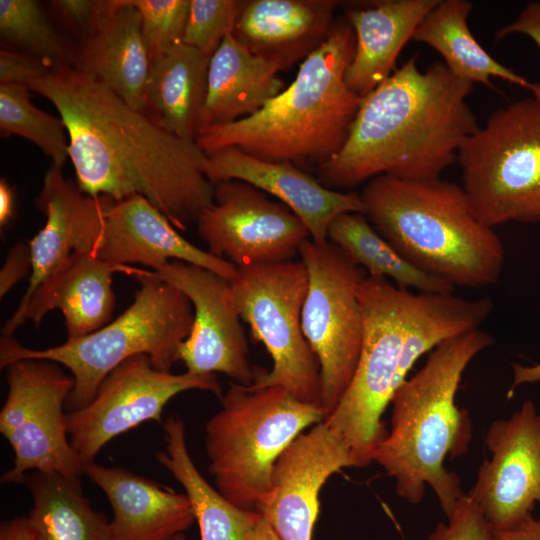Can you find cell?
<instances>
[{"label": "cell", "instance_id": "6da1fadb", "mask_svg": "<svg viewBox=\"0 0 540 540\" xmlns=\"http://www.w3.org/2000/svg\"><path fill=\"white\" fill-rule=\"evenodd\" d=\"M65 123L80 189L120 201L144 196L184 231L214 201L207 154L136 110L104 83L69 65L32 81Z\"/></svg>", "mask_w": 540, "mask_h": 540}, {"label": "cell", "instance_id": "7a4b0ae2", "mask_svg": "<svg viewBox=\"0 0 540 540\" xmlns=\"http://www.w3.org/2000/svg\"><path fill=\"white\" fill-rule=\"evenodd\" d=\"M473 86L444 62L421 71L410 58L362 97L343 147L317 166V179L338 190L380 175L440 177L479 128L467 102Z\"/></svg>", "mask_w": 540, "mask_h": 540}, {"label": "cell", "instance_id": "3957f363", "mask_svg": "<svg viewBox=\"0 0 540 540\" xmlns=\"http://www.w3.org/2000/svg\"><path fill=\"white\" fill-rule=\"evenodd\" d=\"M357 295L363 317L361 352L353 378L324 423L355 456L373 461L387 436L381 417L415 362L442 341L478 329L493 311L489 297L403 289L364 276Z\"/></svg>", "mask_w": 540, "mask_h": 540}, {"label": "cell", "instance_id": "277c9868", "mask_svg": "<svg viewBox=\"0 0 540 540\" xmlns=\"http://www.w3.org/2000/svg\"><path fill=\"white\" fill-rule=\"evenodd\" d=\"M493 344L494 338L479 328L446 339L395 391L391 428L373 461L394 478L397 495L409 503L419 504L429 486L448 517L464 495L457 474L444 467L447 457L467 452L472 437L469 414L458 408L455 397L468 364Z\"/></svg>", "mask_w": 540, "mask_h": 540}, {"label": "cell", "instance_id": "5b68a950", "mask_svg": "<svg viewBox=\"0 0 540 540\" xmlns=\"http://www.w3.org/2000/svg\"><path fill=\"white\" fill-rule=\"evenodd\" d=\"M354 51L352 26L346 17L336 19L288 87L249 117L201 129L196 143L205 153L235 147L297 166L329 161L343 147L362 100L345 82Z\"/></svg>", "mask_w": 540, "mask_h": 540}, {"label": "cell", "instance_id": "8992f818", "mask_svg": "<svg viewBox=\"0 0 540 540\" xmlns=\"http://www.w3.org/2000/svg\"><path fill=\"white\" fill-rule=\"evenodd\" d=\"M374 229L409 263L455 287L499 280L504 245L483 223L458 184L438 178L380 175L360 194Z\"/></svg>", "mask_w": 540, "mask_h": 540}, {"label": "cell", "instance_id": "52a82bcc", "mask_svg": "<svg viewBox=\"0 0 540 540\" xmlns=\"http://www.w3.org/2000/svg\"><path fill=\"white\" fill-rule=\"evenodd\" d=\"M134 278L141 287L133 303L115 320L86 336L45 349L27 348L12 336H2L1 368L25 359L49 360L66 367L74 379L66 401L69 411L85 407L106 376L135 355L145 354L156 369L170 372L192 328V303L151 270L143 269Z\"/></svg>", "mask_w": 540, "mask_h": 540}, {"label": "cell", "instance_id": "ba28073f", "mask_svg": "<svg viewBox=\"0 0 540 540\" xmlns=\"http://www.w3.org/2000/svg\"><path fill=\"white\" fill-rule=\"evenodd\" d=\"M220 400V410L205 425L208 470L226 499L257 511L280 455L326 413L278 386L231 384Z\"/></svg>", "mask_w": 540, "mask_h": 540}, {"label": "cell", "instance_id": "9c48e42d", "mask_svg": "<svg viewBox=\"0 0 540 540\" xmlns=\"http://www.w3.org/2000/svg\"><path fill=\"white\" fill-rule=\"evenodd\" d=\"M464 189L477 217L494 228L540 221V96L498 108L459 149Z\"/></svg>", "mask_w": 540, "mask_h": 540}, {"label": "cell", "instance_id": "30bf717a", "mask_svg": "<svg viewBox=\"0 0 540 540\" xmlns=\"http://www.w3.org/2000/svg\"><path fill=\"white\" fill-rule=\"evenodd\" d=\"M237 310L273 361L256 369L251 388L278 386L297 399L320 404L321 374L302 330L308 273L301 260L238 268L231 280Z\"/></svg>", "mask_w": 540, "mask_h": 540}, {"label": "cell", "instance_id": "8fae6325", "mask_svg": "<svg viewBox=\"0 0 540 540\" xmlns=\"http://www.w3.org/2000/svg\"><path fill=\"white\" fill-rule=\"evenodd\" d=\"M299 255L308 273L302 330L320 365V404L327 417L358 364L363 317L357 290L364 274L331 242L316 244L307 239Z\"/></svg>", "mask_w": 540, "mask_h": 540}, {"label": "cell", "instance_id": "7c38bea8", "mask_svg": "<svg viewBox=\"0 0 540 540\" xmlns=\"http://www.w3.org/2000/svg\"><path fill=\"white\" fill-rule=\"evenodd\" d=\"M8 394L0 412V432L14 452L2 483H23L33 471L79 478L83 467L67 433L63 409L74 379L49 360L25 359L8 367Z\"/></svg>", "mask_w": 540, "mask_h": 540}, {"label": "cell", "instance_id": "4fadbf2b", "mask_svg": "<svg viewBox=\"0 0 540 540\" xmlns=\"http://www.w3.org/2000/svg\"><path fill=\"white\" fill-rule=\"evenodd\" d=\"M194 389L222 396L215 374L160 371L145 354L125 360L106 376L85 407L66 413L69 442L82 467L114 437L149 420L161 423L166 404Z\"/></svg>", "mask_w": 540, "mask_h": 540}, {"label": "cell", "instance_id": "5bb4252c", "mask_svg": "<svg viewBox=\"0 0 540 540\" xmlns=\"http://www.w3.org/2000/svg\"><path fill=\"white\" fill-rule=\"evenodd\" d=\"M196 223L208 252L237 268L292 260L310 238L286 205L238 180L216 185L213 203Z\"/></svg>", "mask_w": 540, "mask_h": 540}, {"label": "cell", "instance_id": "9a60e30c", "mask_svg": "<svg viewBox=\"0 0 540 540\" xmlns=\"http://www.w3.org/2000/svg\"><path fill=\"white\" fill-rule=\"evenodd\" d=\"M152 274L179 289L192 303V328L178 351V361L185 364L186 371L220 372L237 384L251 385L256 369L248 360V343L231 281L181 261H170Z\"/></svg>", "mask_w": 540, "mask_h": 540}, {"label": "cell", "instance_id": "2e32d148", "mask_svg": "<svg viewBox=\"0 0 540 540\" xmlns=\"http://www.w3.org/2000/svg\"><path fill=\"white\" fill-rule=\"evenodd\" d=\"M491 459L479 467L467 494L499 534L533 515L540 504V414L531 400L508 419L492 422L485 436Z\"/></svg>", "mask_w": 540, "mask_h": 540}, {"label": "cell", "instance_id": "e0dca14e", "mask_svg": "<svg viewBox=\"0 0 540 540\" xmlns=\"http://www.w3.org/2000/svg\"><path fill=\"white\" fill-rule=\"evenodd\" d=\"M346 467L359 464L322 421L301 433L280 455L257 511L281 540H312L320 490L330 476Z\"/></svg>", "mask_w": 540, "mask_h": 540}, {"label": "cell", "instance_id": "ac0fdd59", "mask_svg": "<svg viewBox=\"0 0 540 540\" xmlns=\"http://www.w3.org/2000/svg\"><path fill=\"white\" fill-rule=\"evenodd\" d=\"M206 154L205 175L214 186L238 180L274 196L302 220L316 244L327 242L329 226L339 215H365L360 195L330 189L291 162L259 159L235 147Z\"/></svg>", "mask_w": 540, "mask_h": 540}, {"label": "cell", "instance_id": "d6986e66", "mask_svg": "<svg viewBox=\"0 0 540 540\" xmlns=\"http://www.w3.org/2000/svg\"><path fill=\"white\" fill-rule=\"evenodd\" d=\"M143 269L104 261L92 252L72 253L5 322L2 336H12L27 320L38 326L51 310L65 320L67 340L86 336L109 323L115 295L112 275L132 277Z\"/></svg>", "mask_w": 540, "mask_h": 540}, {"label": "cell", "instance_id": "ffe728a7", "mask_svg": "<svg viewBox=\"0 0 540 540\" xmlns=\"http://www.w3.org/2000/svg\"><path fill=\"white\" fill-rule=\"evenodd\" d=\"M113 200L83 192L76 181L63 175L60 167L52 165L47 170L35 198L45 224L29 242L32 271L20 303L26 302L72 253L94 254L103 233L106 211Z\"/></svg>", "mask_w": 540, "mask_h": 540}, {"label": "cell", "instance_id": "44dd1931", "mask_svg": "<svg viewBox=\"0 0 540 540\" xmlns=\"http://www.w3.org/2000/svg\"><path fill=\"white\" fill-rule=\"evenodd\" d=\"M94 255L119 265L138 263L152 271L170 261H181L230 281L238 272L230 261L216 257L182 237L166 216L142 195L111 202Z\"/></svg>", "mask_w": 540, "mask_h": 540}, {"label": "cell", "instance_id": "7402d4cb", "mask_svg": "<svg viewBox=\"0 0 540 540\" xmlns=\"http://www.w3.org/2000/svg\"><path fill=\"white\" fill-rule=\"evenodd\" d=\"M83 473L112 506L110 540H173L196 520L186 494L124 468L92 461L83 466Z\"/></svg>", "mask_w": 540, "mask_h": 540}, {"label": "cell", "instance_id": "603a6c76", "mask_svg": "<svg viewBox=\"0 0 540 540\" xmlns=\"http://www.w3.org/2000/svg\"><path fill=\"white\" fill-rule=\"evenodd\" d=\"M336 6L332 0L245 1L232 35L252 54L284 70L326 41Z\"/></svg>", "mask_w": 540, "mask_h": 540}, {"label": "cell", "instance_id": "cb8c5ba5", "mask_svg": "<svg viewBox=\"0 0 540 540\" xmlns=\"http://www.w3.org/2000/svg\"><path fill=\"white\" fill-rule=\"evenodd\" d=\"M151 61L138 10L130 0H111L99 26L81 39L72 66L104 83L132 108L148 113Z\"/></svg>", "mask_w": 540, "mask_h": 540}, {"label": "cell", "instance_id": "d4e9b609", "mask_svg": "<svg viewBox=\"0 0 540 540\" xmlns=\"http://www.w3.org/2000/svg\"><path fill=\"white\" fill-rule=\"evenodd\" d=\"M439 0H382L348 9L355 51L345 73L348 88L366 96L396 69L398 55Z\"/></svg>", "mask_w": 540, "mask_h": 540}, {"label": "cell", "instance_id": "484cf974", "mask_svg": "<svg viewBox=\"0 0 540 540\" xmlns=\"http://www.w3.org/2000/svg\"><path fill=\"white\" fill-rule=\"evenodd\" d=\"M275 63L252 54L228 35L210 57L200 130L260 111L286 87ZM199 130V131H200Z\"/></svg>", "mask_w": 540, "mask_h": 540}, {"label": "cell", "instance_id": "4316f807", "mask_svg": "<svg viewBox=\"0 0 540 540\" xmlns=\"http://www.w3.org/2000/svg\"><path fill=\"white\" fill-rule=\"evenodd\" d=\"M210 57L180 42L152 57L147 109L176 136L196 140L207 93Z\"/></svg>", "mask_w": 540, "mask_h": 540}, {"label": "cell", "instance_id": "83f0119b", "mask_svg": "<svg viewBox=\"0 0 540 540\" xmlns=\"http://www.w3.org/2000/svg\"><path fill=\"white\" fill-rule=\"evenodd\" d=\"M473 4L467 0H439L416 28L412 40L436 50L457 77L494 88L499 78L540 96L534 83L495 60L474 38L467 19Z\"/></svg>", "mask_w": 540, "mask_h": 540}, {"label": "cell", "instance_id": "f1b7e54d", "mask_svg": "<svg viewBox=\"0 0 540 540\" xmlns=\"http://www.w3.org/2000/svg\"><path fill=\"white\" fill-rule=\"evenodd\" d=\"M163 429L166 449L158 452L156 459L183 486L201 540H252L261 513L234 505L204 479L189 454L181 418L168 416Z\"/></svg>", "mask_w": 540, "mask_h": 540}, {"label": "cell", "instance_id": "f546056e", "mask_svg": "<svg viewBox=\"0 0 540 540\" xmlns=\"http://www.w3.org/2000/svg\"><path fill=\"white\" fill-rule=\"evenodd\" d=\"M23 483L33 499L30 540H110V522L90 506L79 478L33 471Z\"/></svg>", "mask_w": 540, "mask_h": 540}, {"label": "cell", "instance_id": "4dcf8cb0", "mask_svg": "<svg viewBox=\"0 0 540 540\" xmlns=\"http://www.w3.org/2000/svg\"><path fill=\"white\" fill-rule=\"evenodd\" d=\"M328 238L358 267L372 277L392 280L396 286L422 293H453L449 281L427 273L403 258L371 225L364 214L343 213L329 226Z\"/></svg>", "mask_w": 540, "mask_h": 540}, {"label": "cell", "instance_id": "1f68e13d", "mask_svg": "<svg viewBox=\"0 0 540 540\" xmlns=\"http://www.w3.org/2000/svg\"><path fill=\"white\" fill-rule=\"evenodd\" d=\"M30 89L19 84H0V130L34 143L62 168L69 158L67 129L61 117L50 115L30 100Z\"/></svg>", "mask_w": 540, "mask_h": 540}, {"label": "cell", "instance_id": "d6a6232c", "mask_svg": "<svg viewBox=\"0 0 540 540\" xmlns=\"http://www.w3.org/2000/svg\"><path fill=\"white\" fill-rule=\"evenodd\" d=\"M1 38L53 69L73 64V53L35 0H0Z\"/></svg>", "mask_w": 540, "mask_h": 540}, {"label": "cell", "instance_id": "836d02e7", "mask_svg": "<svg viewBox=\"0 0 540 540\" xmlns=\"http://www.w3.org/2000/svg\"><path fill=\"white\" fill-rule=\"evenodd\" d=\"M245 1L191 0L183 42L211 57L233 33Z\"/></svg>", "mask_w": 540, "mask_h": 540}, {"label": "cell", "instance_id": "e575fe53", "mask_svg": "<svg viewBox=\"0 0 540 540\" xmlns=\"http://www.w3.org/2000/svg\"><path fill=\"white\" fill-rule=\"evenodd\" d=\"M141 17L151 57L183 42L191 0H130Z\"/></svg>", "mask_w": 540, "mask_h": 540}, {"label": "cell", "instance_id": "d590c367", "mask_svg": "<svg viewBox=\"0 0 540 540\" xmlns=\"http://www.w3.org/2000/svg\"><path fill=\"white\" fill-rule=\"evenodd\" d=\"M427 540H501L476 503L464 494L447 523H438Z\"/></svg>", "mask_w": 540, "mask_h": 540}, {"label": "cell", "instance_id": "8d00e7d4", "mask_svg": "<svg viewBox=\"0 0 540 540\" xmlns=\"http://www.w3.org/2000/svg\"><path fill=\"white\" fill-rule=\"evenodd\" d=\"M111 0H55L50 5L54 12L81 35L89 36L104 18Z\"/></svg>", "mask_w": 540, "mask_h": 540}, {"label": "cell", "instance_id": "74e56055", "mask_svg": "<svg viewBox=\"0 0 540 540\" xmlns=\"http://www.w3.org/2000/svg\"><path fill=\"white\" fill-rule=\"evenodd\" d=\"M52 69L45 60L33 55L7 49L0 51V84L28 87L32 81L47 75Z\"/></svg>", "mask_w": 540, "mask_h": 540}, {"label": "cell", "instance_id": "f35d334b", "mask_svg": "<svg viewBox=\"0 0 540 540\" xmlns=\"http://www.w3.org/2000/svg\"><path fill=\"white\" fill-rule=\"evenodd\" d=\"M32 271L29 244L15 245L0 271V296L3 298L9 290Z\"/></svg>", "mask_w": 540, "mask_h": 540}, {"label": "cell", "instance_id": "ab89813d", "mask_svg": "<svg viewBox=\"0 0 540 540\" xmlns=\"http://www.w3.org/2000/svg\"><path fill=\"white\" fill-rule=\"evenodd\" d=\"M511 34H523L537 45L540 51V2H529L519 15L508 25L499 29L497 39H503Z\"/></svg>", "mask_w": 540, "mask_h": 540}, {"label": "cell", "instance_id": "60d3db41", "mask_svg": "<svg viewBox=\"0 0 540 540\" xmlns=\"http://www.w3.org/2000/svg\"><path fill=\"white\" fill-rule=\"evenodd\" d=\"M501 540H540V518L532 517L522 525L503 533Z\"/></svg>", "mask_w": 540, "mask_h": 540}, {"label": "cell", "instance_id": "b9f144b4", "mask_svg": "<svg viewBox=\"0 0 540 540\" xmlns=\"http://www.w3.org/2000/svg\"><path fill=\"white\" fill-rule=\"evenodd\" d=\"M15 212V195L6 179L0 180V226H7Z\"/></svg>", "mask_w": 540, "mask_h": 540}, {"label": "cell", "instance_id": "7bdbcfd3", "mask_svg": "<svg viewBox=\"0 0 540 540\" xmlns=\"http://www.w3.org/2000/svg\"><path fill=\"white\" fill-rule=\"evenodd\" d=\"M0 540H30L26 518L20 517L2 522Z\"/></svg>", "mask_w": 540, "mask_h": 540}, {"label": "cell", "instance_id": "ee69618b", "mask_svg": "<svg viewBox=\"0 0 540 540\" xmlns=\"http://www.w3.org/2000/svg\"><path fill=\"white\" fill-rule=\"evenodd\" d=\"M252 540H281V539L275 533V531L273 530L269 522L266 520V518L261 514V517L259 518L257 525L255 527Z\"/></svg>", "mask_w": 540, "mask_h": 540}, {"label": "cell", "instance_id": "f6af8a7d", "mask_svg": "<svg viewBox=\"0 0 540 540\" xmlns=\"http://www.w3.org/2000/svg\"><path fill=\"white\" fill-rule=\"evenodd\" d=\"M173 540H186L185 536L183 535V533L177 535Z\"/></svg>", "mask_w": 540, "mask_h": 540}]
</instances>
